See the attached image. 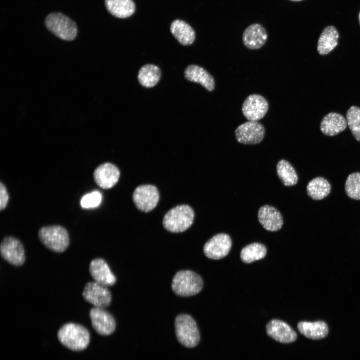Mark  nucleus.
Listing matches in <instances>:
<instances>
[{
	"label": "nucleus",
	"instance_id": "1",
	"mask_svg": "<svg viewBox=\"0 0 360 360\" xmlns=\"http://www.w3.org/2000/svg\"><path fill=\"white\" fill-rule=\"evenodd\" d=\"M58 338L65 346L77 351L86 348L90 340V333L86 328L72 322L66 323L60 327Z\"/></svg>",
	"mask_w": 360,
	"mask_h": 360
},
{
	"label": "nucleus",
	"instance_id": "2",
	"mask_svg": "<svg viewBox=\"0 0 360 360\" xmlns=\"http://www.w3.org/2000/svg\"><path fill=\"white\" fill-rule=\"evenodd\" d=\"M194 212L188 205L182 204L170 209L164 215L162 224L172 232H181L188 228L193 222Z\"/></svg>",
	"mask_w": 360,
	"mask_h": 360
},
{
	"label": "nucleus",
	"instance_id": "3",
	"mask_svg": "<svg viewBox=\"0 0 360 360\" xmlns=\"http://www.w3.org/2000/svg\"><path fill=\"white\" fill-rule=\"evenodd\" d=\"M203 287L202 278L190 270L178 271L174 276L172 282L173 292L178 296L187 297L196 294Z\"/></svg>",
	"mask_w": 360,
	"mask_h": 360
},
{
	"label": "nucleus",
	"instance_id": "4",
	"mask_svg": "<svg viewBox=\"0 0 360 360\" xmlns=\"http://www.w3.org/2000/svg\"><path fill=\"white\" fill-rule=\"evenodd\" d=\"M38 236L45 246L54 252H64L70 244L68 231L60 226H43L39 230Z\"/></svg>",
	"mask_w": 360,
	"mask_h": 360
},
{
	"label": "nucleus",
	"instance_id": "5",
	"mask_svg": "<svg viewBox=\"0 0 360 360\" xmlns=\"http://www.w3.org/2000/svg\"><path fill=\"white\" fill-rule=\"evenodd\" d=\"M176 334L178 342L188 348L196 346L200 341L199 331L194 319L190 315L180 314L174 322Z\"/></svg>",
	"mask_w": 360,
	"mask_h": 360
},
{
	"label": "nucleus",
	"instance_id": "6",
	"mask_svg": "<svg viewBox=\"0 0 360 360\" xmlns=\"http://www.w3.org/2000/svg\"><path fill=\"white\" fill-rule=\"evenodd\" d=\"M45 24L49 30L63 40H72L76 36V24L62 14H50L46 18Z\"/></svg>",
	"mask_w": 360,
	"mask_h": 360
},
{
	"label": "nucleus",
	"instance_id": "7",
	"mask_svg": "<svg viewBox=\"0 0 360 360\" xmlns=\"http://www.w3.org/2000/svg\"><path fill=\"white\" fill-rule=\"evenodd\" d=\"M2 257L14 266H20L25 261V252L21 242L14 236H6L0 244Z\"/></svg>",
	"mask_w": 360,
	"mask_h": 360
},
{
	"label": "nucleus",
	"instance_id": "8",
	"mask_svg": "<svg viewBox=\"0 0 360 360\" xmlns=\"http://www.w3.org/2000/svg\"><path fill=\"white\" fill-rule=\"evenodd\" d=\"M82 296L94 307L104 308L109 306L112 302V294L108 287L94 281L86 284Z\"/></svg>",
	"mask_w": 360,
	"mask_h": 360
},
{
	"label": "nucleus",
	"instance_id": "9",
	"mask_svg": "<svg viewBox=\"0 0 360 360\" xmlns=\"http://www.w3.org/2000/svg\"><path fill=\"white\" fill-rule=\"evenodd\" d=\"M159 192L152 185H142L136 188L132 194L133 201L141 211L149 212L154 210L159 200Z\"/></svg>",
	"mask_w": 360,
	"mask_h": 360
},
{
	"label": "nucleus",
	"instance_id": "10",
	"mask_svg": "<svg viewBox=\"0 0 360 360\" xmlns=\"http://www.w3.org/2000/svg\"><path fill=\"white\" fill-rule=\"evenodd\" d=\"M265 134L264 128L257 121H248L240 125L235 130L237 141L246 144L260 143Z\"/></svg>",
	"mask_w": 360,
	"mask_h": 360
},
{
	"label": "nucleus",
	"instance_id": "11",
	"mask_svg": "<svg viewBox=\"0 0 360 360\" xmlns=\"http://www.w3.org/2000/svg\"><path fill=\"white\" fill-rule=\"evenodd\" d=\"M232 246L230 236L224 233L218 234L208 240L204 246V252L209 258L218 260L226 256Z\"/></svg>",
	"mask_w": 360,
	"mask_h": 360
},
{
	"label": "nucleus",
	"instance_id": "12",
	"mask_svg": "<svg viewBox=\"0 0 360 360\" xmlns=\"http://www.w3.org/2000/svg\"><path fill=\"white\" fill-rule=\"evenodd\" d=\"M268 110V101L257 94L248 96L244 100L242 108L244 116L250 121H258L262 118Z\"/></svg>",
	"mask_w": 360,
	"mask_h": 360
},
{
	"label": "nucleus",
	"instance_id": "13",
	"mask_svg": "<svg viewBox=\"0 0 360 360\" xmlns=\"http://www.w3.org/2000/svg\"><path fill=\"white\" fill-rule=\"evenodd\" d=\"M89 316L93 328L100 334L109 335L114 331V318L104 308H92L90 310Z\"/></svg>",
	"mask_w": 360,
	"mask_h": 360
},
{
	"label": "nucleus",
	"instance_id": "14",
	"mask_svg": "<svg viewBox=\"0 0 360 360\" xmlns=\"http://www.w3.org/2000/svg\"><path fill=\"white\" fill-rule=\"evenodd\" d=\"M120 172L118 168L110 163H104L97 167L94 172L96 183L104 189L110 188L118 182Z\"/></svg>",
	"mask_w": 360,
	"mask_h": 360
},
{
	"label": "nucleus",
	"instance_id": "15",
	"mask_svg": "<svg viewBox=\"0 0 360 360\" xmlns=\"http://www.w3.org/2000/svg\"><path fill=\"white\" fill-rule=\"evenodd\" d=\"M266 330L268 336L282 343H290L296 339L295 331L288 324L280 320L270 321L266 325Z\"/></svg>",
	"mask_w": 360,
	"mask_h": 360
},
{
	"label": "nucleus",
	"instance_id": "16",
	"mask_svg": "<svg viewBox=\"0 0 360 360\" xmlns=\"http://www.w3.org/2000/svg\"><path fill=\"white\" fill-rule=\"evenodd\" d=\"M90 274L94 282L106 286L114 285L116 278L106 262L101 258L92 260L89 266Z\"/></svg>",
	"mask_w": 360,
	"mask_h": 360
},
{
	"label": "nucleus",
	"instance_id": "17",
	"mask_svg": "<svg viewBox=\"0 0 360 360\" xmlns=\"http://www.w3.org/2000/svg\"><path fill=\"white\" fill-rule=\"evenodd\" d=\"M258 218L262 226L269 231H277L283 224V218L280 212L269 205H264L260 208Z\"/></svg>",
	"mask_w": 360,
	"mask_h": 360
},
{
	"label": "nucleus",
	"instance_id": "18",
	"mask_svg": "<svg viewBox=\"0 0 360 360\" xmlns=\"http://www.w3.org/2000/svg\"><path fill=\"white\" fill-rule=\"evenodd\" d=\"M268 34L266 29L258 24L250 25L244 30L242 39L244 45L252 50L258 49L266 43Z\"/></svg>",
	"mask_w": 360,
	"mask_h": 360
},
{
	"label": "nucleus",
	"instance_id": "19",
	"mask_svg": "<svg viewBox=\"0 0 360 360\" xmlns=\"http://www.w3.org/2000/svg\"><path fill=\"white\" fill-rule=\"evenodd\" d=\"M347 125L346 120L344 116L332 112L323 118L320 122V129L325 135L334 136L344 131Z\"/></svg>",
	"mask_w": 360,
	"mask_h": 360
},
{
	"label": "nucleus",
	"instance_id": "20",
	"mask_svg": "<svg viewBox=\"0 0 360 360\" xmlns=\"http://www.w3.org/2000/svg\"><path fill=\"white\" fill-rule=\"evenodd\" d=\"M184 76L188 80L200 84L206 90L212 91L215 87L214 78L204 68L197 65L188 66L185 70Z\"/></svg>",
	"mask_w": 360,
	"mask_h": 360
},
{
	"label": "nucleus",
	"instance_id": "21",
	"mask_svg": "<svg viewBox=\"0 0 360 360\" xmlns=\"http://www.w3.org/2000/svg\"><path fill=\"white\" fill-rule=\"evenodd\" d=\"M297 326L298 331L302 334L312 340L323 338L328 333V326L324 321L301 322L298 323Z\"/></svg>",
	"mask_w": 360,
	"mask_h": 360
},
{
	"label": "nucleus",
	"instance_id": "22",
	"mask_svg": "<svg viewBox=\"0 0 360 360\" xmlns=\"http://www.w3.org/2000/svg\"><path fill=\"white\" fill-rule=\"evenodd\" d=\"M338 33L333 26H328L322 30L318 38L317 50L319 54L326 55L337 46Z\"/></svg>",
	"mask_w": 360,
	"mask_h": 360
},
{
	"label": "nucleus",
	"instance_id": "23",
	"mask_svg": "<svg viewBox=\"0 0 360 360\" xmlns=\"http://www.w3.org/2000/svg\"><path fill=\"white\" fill-rule=\"evenodd\" d=\"M170 30L176 38L182 45H190L195 40L196 34L194 30L183 20H174L170 25Z\"/></svg>",
	"mask_w": 360,
	"mask_h": 360
},
{
	"label": "nucleus",
	"instance_id": "24",
	"mask_svg": "<svg viewBox=\"0 0 360 360\" xmlns=\"http://www.w3.org/2000/svg\"><path fill=\"white\" fill-rule=\"evenodd\" d=\"M108 10L118 18H126L135 10V4L132 0H105Z\"/></svg>",
	"mask_w": 360,
	"mask_h": 360
},
{
	"label": "nucleus",
	"instance_id": "25",
	"mask_svg": "<svg viewBox=\"0 0 360 360\" xmlns=\"http://www.w3.org/2000/svg\"><path fill=\"white\" fill-rule=\"evenodd\" d=\"M331 186L324 178L316 177L310 180L306 186L308 196L314 200H320L330 193Z\"/></svg>",
	"mask_w": 360,
	"mask_h": 360
},
{
	"label": "nucleus",
	"instance_id": "26",
	"mask_svg": "<svg viewBox=\"0 0 360 360\" xmlns=\"http://www.w3.org/2000/svg\"><path fill=\"white\" fill-rule=\"evenodd\" d=\"M160 75V70L157 66L148 64L140 68L138 78L142 86L146 88H152L158 84Z\"/></svg>",
	"mask_w": 360,
	"mask_h": 360
},
{
	"label": "nucleus",
	"instance_id": "27",
	"mask_svg": "<svg viewBox=\"0 0 360 360\" xmlns=\"http://www.w3.org/2000/svg\"><path fill=\"white\" fill-rule=\"evenodd\" d=\"M276 173L286 186H292L298 182V177L294 168L285 160H281L278 162Z\"/></svg>",
	"mask_w": 360,
	"mask_h": 360
},
{
	"label": "nucleus",
	"instance_id": "28",
	"mask_svg": "<svg viewBox=\"0 0 360 360\" xmlns=\"http://www.w3.org/2000/svg\"><path fill=\"white\" fill-rule=\"evenodd\" d=\"M266 254V246L260 243H252L244 247L240 257L244 263L248 264L263 258Z\"/></svg>",
	"mask_w": 360,
	"mask_h": 360
},
{
	"label": "nucleus",
	"instance_id": "29",
	"mask_svg": "<svg viewBox=\"0 0 360 360\" xmlns=\"http://www.w3.org/2000/svg\"><path fill=\"white\" fill-rule=\"evenodd\" d=\"M347 124L354 138L360 142V108L350 106L346 114Z\"/></svg>",
	"mask_w": 360,
	"mask_h": 360
},
{
	"label": "nucleus",
	"instance_id": "30",
	"mask_svg": "<svg viewBox=\"0 0 360 360\" xmlns=\"http://www.w3.org/2000/svg\"><path fill=\"white\" fill-rule=\"evenodd\" d=\"M344 190L348 197L360 200V172H354L348 176L345 182Z\"/></svg>",
	"mask_w": 360,
	"mask_h": 360
},
{
	"label": "nucleus",
	"instance_id": "31",
	"mask_svg": "<svg viewBox=\"0 0 360 360\" xmlns=\"http://www.w3.org/2000/svg\"><path fill=\"white\" fill-rule=\"evenodd\" d=\"M102 200V194L98 191H94L84 195L80 200L83 208H89L98 206Z\"/></svg>",
	"mask_w": 360,
	"mask_h": 360
},
{
	"label": "nucleus",
	"instance_id": "32",
	"mask_svg": "<svg viewBox=\"0 0 360 360\" xmlns=\"http://www.w3.org/2000/svg\"><path fill=\"white\" fill-rule=\"evenodd\" d=\"M8 194L5 185L2 182L0 184V210H4L8 204Z\"/></svg>",
	"mask_w": 360,
	"mask_h": 360
},
{
	"label": "nucleus",
	"instance_id": "33",
	"mask_svg": "<svg viewBox=\"0 0 360 360\" xmlns=\"http://www.w3.org/2000/svg\"><path fill=\"white\" fill-rule=\"evenodd\" d=\"M358 20H359V22H360V12L359 15H358Z\"/></svg>",
	"mask_w": 360,
	"mask_h": 360
},
{
	"label": "nucleus",
	"instance_id": "34",
	"mask_svg": "<svg viewBox=\"0 0 360 360\" xmlns=\"http://www.w3.org/2000/svg\"><path fill=\"white\" fill-rule=\"evenodd\" d=\"M290 0L294 1V2H298V1L302 0Z\"/></svg>",
	"mask_w": 360,
	"mask_h": 360
}]
</instances>
